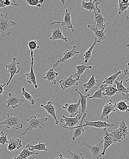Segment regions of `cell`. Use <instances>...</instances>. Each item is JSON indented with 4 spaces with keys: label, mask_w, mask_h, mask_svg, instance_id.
Returning a JSON list of instances; mask_svg holds the SVG:
<instances>
[{
    "label": "cell",
    "mask_w": 129,
    "mask_h": 159,
    "mask_svg": "<svg viewBox=\"0 0 129 159\" xmlns=\"http://www.w3.org/2000/svg\"><path fill=\"white\" fill-rule=\"evenodd\" d=\"M48 120L47 117L38 118L35 116H32L29 119H25L27 122V127L22 132L21 136H24L29 131L46 128V122Z\"/></svg>",
    "instance_id": "1"
},
{
    "label": "cell",
    "mask_w": 129,
    "mask_h": 159,
    "mask_svg": "<svg viewBox=\"0 0 129 159\" xmlns=\"http://www.w3.org/2000/svg\"><path fill=\"white\" fill-rule=\"evenodd\" d=\"M5 9L6 11L5 16L0 13V32L3 37L10 36L11 29L17 25V23L11 21L8 17V11L6 8Z\"/></svg>",
    "instance_id": "2"
},
{
    "label": "cell",
    "mask_w": 129,
    "mask_h": 159,
    "mask_svg": "<svg viewBox=\"0 0 129 159\" xmlns=\"http://www.w3.org/2000/svg\"><path fill=\"white\" fill-rule=\"evenodd\" d=\"M128 127L125 122V118H123L120 121L118 129L112 131L110 134L114 143H120L125 139L129 134Z\"/></svg>",
    "instance_id": "3"
},
{
    "label": "cell",
    "mask_w": 129,
    "mask_h": 159,
    "mask_svg": "<svg viewBox=\"0 0 129 159\" xmlns=\"http://www.w3.org/2000/svg\"><path fill=\"white\" fill-rule=\"evenodd\" d=\"M60 23L59 21H55L50 24L51 31V36L49 38V40L53 41L56 40H64L65 42H68V38L64 36L63 34L62 30L60 28Z\"/></svg>",
    "instance_id": "4"
},
{
    "label": "cell",
    "mask_w": 129,
    "mask_h": 159,
    "mask_svg": "<svg viewBox=\"0 0 129 159\" xmlns=\"http://www.w3.org/2000/svg\"><path fill=\"white\" fill-rule=\"evenodd\" d=\"M23 116H11L9 114H7L6 119L0 122V125H2L3 128L8 129L10 128H13L15 129H22L23 125L20 122V119Z\"/></svg>",
    "instance_id": "5"
},
{
    "label": "cell",
    "mask_w": 129,
    "mask_h": 159,
    "mask_svg": "<svg viewBox=\"0 0 129 159\" xmlns=\"http://www.w3.org/2000/svg\"><path fill=\"white\" fill-rule=\"evenodd\" d=\"M87 114L82 116L81 120L79 124L78 125L79 127H82L84 128L85 127H93V128H98V129H102V128H112L115 126L114 123H109L105 122H102L99 121L96 122H91V121H86L85 120Z\"/></svg>",
    "instance_id": "6"
},
{
    "label": "cell",
    "mask_w": 129,
    "mask_h": 159,
    "mask_svg": "<svg viewBox=\"0 0 129 159\" xmlns=\"http://www.w3.org/2000/svg\"><path fill=\"white\" fill-rule=\"evenodd\" d=\"M24 61L20 62V61H17V58L16 57H13L12 58V62L6 65V68L7 69V72L10 74V77L9 80L7 82V85H8L10 83L13 77L15 75L19 74L20 73L21 70V67L20 66V64Z\"/></svg>",
    "instance_id": "7"
},
{
    "label": "cell",
    "mask_w": 129,
    "mask_h": 159,
    "mask_svg": "<svg viewBox=\"0 0 129 159\" xmlns=\"http://www.w3.org/2000/svg\"><path fill=\"white\" fill-rule=\"evenodd\" d=\"M90 151L91 159H99L101 156L104 149V140L101 141L99 143L94 145H88L83 143Z\"/></svg>",
    "instance_id": "8"
},
{
    "label": "cell",
    "mask_w": 129,
    "mask_h": 159,
    "mask_svg": "<svg viewBox=\"0 0 129 159\" xmlns=\"http://www.w3.org/2000/svg\"><path fill=\"white\" fill-rule=\"evenodd\" d=\"M82 117V115L81 114L75 117H67L63 115L62 118L60 120V122H65V124H63L62 126L64 129L67 130L78 126L81 122Z\"/></svg>",
    "instance_id": "9"
},
{
    "label": "cell",
    "mask_w": 129,
    "mask_h": 159,
    "mask_svg": "<svg viewBox=\"0 0 129 159\" xmlns=\"http://www.w3.org/2000/svg\"><path fill=\"white\" fill-rule=\"evenodd\" d=\"M62 107L69 114L70 117H75L81 114V111L79 110V108L81 107L80 98L79 97L78 101L76 104L66 103Z\"/></svg>",
    "instance_id": "10"
},
{
    "label": "cell",
    "mask_w": 129,
    "mask_h": 159,
    "mask_svg": "<svg viewBox=\"0 0 129 159\" xmlns=\"http://www.w3.org/2000/svg\"><path fill=\"white\" fill-rule=\"evenodd\" d=\"M31 55V67L29 73L25 74L26 77L27 82L28 83L33 84L36 89L38 88V85L36 81V77L33 70V64H34V58H33V52H30Z\"/></svg>",
    "instance_id": "11"
},
{
    "label": "cell",
    "mask_w": 129,
    "mask_h": 159,
    "mask_svg": "<svg viewBox=\"0 0 129 159\" xmlns=\"http://www.w3.org/2000/svg\"><path fill=\"white\" fill-rule=\"evenodd\" d=\"M76 46H73L72 50H67L64 52L63 53V57L60 59L56 61L55 63L53 64V68L54 69L56 67H57L60 63H65L66 61H68L70 59L72 58L73 57L75 56L76 55L80 53V52H77L76 51Z\"/></svg>",
    "instance_id": "12"
},
{
    "label": "cell",
    "mask_w": 129,
    "mask_h": 159,
    "mask_svg": "<svg viewBox=\"0 0 129 159\" xmlns=\"http://www.w3.org/2000/svg\"><path fill=\"white\" fill-rule=\"evenodd\" d=\"M3 100L7 103V106L6 108L12 107L13 108H16L19 106V104H22L24 102L23 99H20V98L16 94H12V93H9L8 94V99L6 101L4 98H2Z\"/></svg>",
    "instance_id": "13"
},
{
    "label": "cell",
    "mask_w": 129,
    "mask_h": 159,
    "mask_svg": "<svg viewBox=\"0 0 129 159\" xmlns=\"http://www.w3.org/2000/svg\"><path fill=\"white\" fill-rule=\"evenodd\" d=\"M73 76L71 75L68 77H66L63 80L60 81L59 84L62 90H64L70 88L73 86H78L79 84L78 81L79 80L78 78L73 79Z\"/></svg>",
    "instance_id": "14"
},
{
    "label": "cell",
    "mask_w": 129,
    "mask_h": 159,
    "mask_svg": "<svg viewBox=\"0 0 129 159\" xmlns=\"http://www.w3.org/2000/svg\"><path fill=\"white\" fill-rule=\"evenodd\" d=\"M106 25L105 26L102 30H99L97 27L93 25H88L87 28L92 31L94 33L93 37L96 38L97 43H101V41L107 39L105 33V30Z\"/></svg>",
    "instance_id": "15"
},
{
    "label": "cell",
    "mask_w": 129,
    "mask_h": 159,
    "mask_svg": "<svg viewBox=\"0 0 129 159\" xmlns=\"http://www.w3.org/2000/svg\"><path fill=\"white\" fill-rule=\"evenodd\" d=\"M116 111L114 104L111 100H108L103 106L100 119L103 120L105 117L107 119H109V114L112 112Z\"/></svg>",
    "instance_id": "16"
},
{
    "label": "cell",
    "mask_w": 129,
    "mask_h": 159,
    "mask_svg": "<svg viewBox=\"0 0 129 159\" xmlns=\"http://www.w3.org/2000/svg\"><path fill=\"white\" fill-rule=\"evenodd\" d=\"M101 1L98 2L97 1L90 0L88 2H86L84 1H82L81 7L89 11H97L96 12H101V10L98 7V5L101 4Z\"/></svg>",
    "instance_id": "17"
},
{
    "label": "cell",
    "mask_w": 129,
    "mask_h": 159,
    "mask_svg": "<svg viewBox=\"0 0 129 159\" xmlns=\"http://www.w3.org/2000/svg\"><path fill=\"white\" fill-rule=\"evenodd\" d=\"M102 134L104 136V149L102 153V156H105L106 151L108 148L112 144H114V142L111 136L110 133H109L106 128L104 129L102 131Z\"/></svg>",
    "instance_id": "18"
},
{
    "label": "cell",
    "mask_w": 129,
    "mask_h": 159,
    "mask_svg": "<svg viewBox=\"0 0 129 159\" xmlns=\"http://www.w3.org/2000/svg\"><path fill=\"white\" fill-rule=\"evenodd\" d=\"M100 88L101 89L103 96L112 97L117 94L118 91L115 84L108 85L107 84H103L100 86Z\"/></svg>",
    "instance_id": "19"
},
{
    "label": "cell",
    "mask_w": 129,
    "mask_h": 159,
    "mask_svg": "<svg viewBox=\"0 0 129 159\" xmlns=\"http://www.w3.org/2000/svg\"><path fill=\"white\" fill-rule=\"evenodd\" d=\"M40 107L45 109L47 112L53 117L54 119H55V122L54 123V124H56V125H58L59 124L60 121H59L58 119H57V117L56 115L55 107L54 106L52 102H51V101H49L46 105L41 104Z\"/></svg>",
    "instance_id": "20"
},
{
    "label": "cell",
    "mask_w": 129,
    "mask_h": 159,
    "mask_svg": "<svg viewBox=\"0 0 129 159\" xmlns=\"http://www.w3.org/2000/svg\"><path fill=\"white\" fill-rule=\"evenodd\" d=\"M63 22H60V25L61 26L66 27L68 28L71 29L73 32H75L77 30L74 29L72 24V19H71V15L70 12L68 11V9H65L64 14H63Z\"/></svg>",
    "instance_id": "21"
},
{
    "label": "cell",
    "mask_w": 129,
    "mask_h": 159,
    "mask_svg": "<svg viewBox=\"0 0 129 159\" xmlns=\"http://www.w3.org/2000/svg\"><path fill=\"white\" fill-rule=\"evenodd\" d=\"M75 92L78 93L80 95V98L81 103V114L82 116L87 114L86 111L87 110V99L88 97H90V94H88L86 95H84L82 94L77 89H75Z\"/></svg>",
    "instance_id": "22"
},
{
    "label": "cell",
    "mask_w": 129,
    "mask_h": 159,
    "mask_svg": "<svg viewBox=\"0 0 129 159\" xmlns=\"http://www.w3.org/2000/svg\"><path fill=\"white\" fill-rule=\"evenodd\" d=\"M22 141L19 139L13 138L8 141L7 150L11 152H13L15 150H19L23 146Z\"/></svg>",
    "instance_id": "23"
},
{
    "label": "cell",
    "mask_w": 129,
    "mask_h": 159,
    "mask_svg": "<svg viewBox=\"0 0 129 159\" xmlns=\"http://www.w3.org/2000/svg\"><path fill=\"white\" fill-rule=\"evenodd\" d=\"M92 12L94 13V23L93 25L103 28L105 26V22L107 21L106 19L103 17L101 12H97L96 11H93Z\"/></svg>",
    "instance_id": "24"
},
{
    "label": "cell",
    "mask_w": 129,
    "mask_h": 159,
    "mask_svg": "<svg viewBox=\"0 0 129 159\" xmlns=\"http://www.w3.org/2000/svg\"><path fill=\"white\" fill-rule=\"evenodd\" d=\"M59 73L55 71L54 68L49 69L46 73V76H44V79L47 80L48 82H51L53 84H56L57 81V77Z\"/></svg>",
    "instance_id": "25"
},
{
    "label": "cell",
    "mask_w": 129,
    "mask_h": 159,
    "mask_svg": "<svg viewBox=\"0 0 129 159\" xmlns=\"http://www.w3.org/2000/svg\"><path fill=\"white\" fill-rule=\"evenodd\" d=\"M117 7L118 9V16L121 15L123 13H125L127 16V11L129 7V0H119Z\"/></svg>",
    "instance_id": "26"
},
{
    "label": "cell",
    "mask_w": 129,
    "mask_h": 159,
    "mask_svg": "<svg viewBox=\"0 0 129 159\" xmlns=\"http://www.w3.org/2000/svg\"><path fill=\"white\" fill-rule=\"evenodd\" d=\"M46 143H44L42 142L38 143L37 144L35 145H31V144L28 143L26 146L25 148L30 151H34V150H37L39 151H48V150L46 149Z\"/></svg>",
    "instance_id": "27"
},
{
    "label": "cell",
    "mask_w": 129,
    "mask_h": 159,
    "mask_svg": "<svg viewBox=\"0 0 129 159\" xmlns=\"http://www.w3.org/2000/svg\"><path fill=\"white\" fill-rule=\"evenodd\" d=\"M114 70L115 72V74L109 76L108 78H105V80L103 82V84H107L108 85H113L114 81L117 80V77L123 73V71H120V70L117 71L114 68Z\"/></svg>",
    "instance_id": "28"
},
{
    "label": "cell",
    "mask_w": 129,
    "mask_h": 159,
    "mask_svg": "<svg viewBox=\"0 0 129 159\" xmlns=\"http://www.w3.org/2000/svg\"><path fill=\"white\" fill-rule=\"evenodd\" d=\"M38 154V152L30 151L26 148H25L19 153V156L18 157H15L12 159H26L33 155H37Z\"/></svg>",
    "instance_id": "29"
},
{
    "label": "cell",
    "mask_w": 129,
    "mask_h": 159,
    "mask_svg": "<svg viewBox=\"0 0 129 159\" xmlns=\"http://www.w3.org/2000/svg\"><path fill=\"white\" fill-rule=\"evenodd\" d=\"M98 81V80L95 79L94 75H92L88 81L83 84V87L85 88V92L87 93L90 89L95 88Z\"/></svg>",
    "instance_id": "30"
},
{
    "label": "cell",
    "mask_w": 129,
    "mask_h": 159,
    "mask_svg": "<svg viewBox=\"0 0 129 159\" xmlns=\"http://www.w3.org/2000/svg\"><path fill=\"white\" fill-rule=\"evenodd\" d=\"M94 38V41L93 42V44H92L91 47L89 49H87L86 51L83 54V56L84 57V61L83 62L84 64H87L88 60L92 58V51H93L94 47H95L96 44L97 43V39H96V38Z\"/></svg>",
    "instance_id": "31"
},
{
    "label": "cell",
    "mask_w": 129,
    "mask_h": 159,
    "mask_svg": "<svg viewBox=\"0 0 129 159\" xmlns=\"http://www.w3.org/2000/svg\"><path fill=\"white\" fill-rule=\"evenodd\" d=\"M92 66H87L85 64H84L82 62L81 65H79L76 66V69H77V73L73 75V77L74 76H77V78L79 80L80 79L81 76L82 75H83L84 72H85L87 69H92Z\"/></svg>",
    "instance_id": "32"
},
{
    "label": "cell",
    "mask_w": 129,
    "mask_h": 159,
    "mask_svg": "<svg viewBox=\"0 0 129 159\" xmlns=\"http://www.w3.org/2000/svg\"><path fill=\"white\" fill-rule=\"evenodd\" d=\"M119 79H117L116 80L114 81L115 84L116 85V89L118 90V92L117 94H121L122 93H127L129 92V87L126 88L124 86L123 84V80H121L120 81H118Z\"/></svg>",
    "instance_id": "33"
},
{
    "label": "cell",
    "mask_w": 129,
    "mask_h": 159,
    "mask_svg": "<svg viewBox=\"0 0 129 159\" xmlns=\"http://www.w3.org/2000/svg\"><path fill=\"white\" fill-rule=\"evenodd\" d=\"M74 129H75V130L74 131L73 138H72V139L73 141H74L76 139L80 137L82 134V133H84L85 131L83 127H79L78 126L73 128H71V129H68L67 130L69 131H73Z\"/></svg>",
    "instance_id": "34"
},
{
    "label": "cell",
    "mask_w": 129,
    "mask_h": 159,
    "mask_svg": "<svg viewBox=\"0 0 129 159\" xmlns=\"http://www.w3.org/2000/svg\"><path fill=\"white\" fill-rule=\"evenodd\" d=\"M114 107L117 108L120 111L129 112V106L124 101H121L114 104Z\"/></svg>",
    "instance_id": "35"
},
{
    "label": "cell",
    "mask_w": 129,
    "mask_h": 159,
    "mask_svg": "<svg viewBox=\"0 0 129 159\" xmlns=\"http://www.w3.org/2000/svg\"><path fill=\"white\" fill-rule=\"evenodd\" d=\"M21 95L22 96H24V98H25L26 100L30 102L31 105H33L35 102V100L34 98L33 97L31 94L28 93L25 90V88L24 87L22 88V93Z\"/></svg>",
    "instance_id": "36"
},
{
    "label": "cell",
    "mask_w": 129,
    "mask_h": 159,
    "mask_svg": "<svg viewBox=\"0 0 129 159\" xmlns=\"http://www.w3.org/2000/svg\"><path fill=\"white\" fill-rule=\"evenodd\" d=\"M67 151L70 154L71 159H86L84 157L83 154L78 151L72 152L70 149L67 150Z\"/></svg>",
    "instance_id": "37"
},
{
    "label": "cell",
    "mask_w": 129,
    "mask_h": 159,
    "mask_svg": "<svg viewBox=\"0 0 129 159\" xmlns=\"http://www.w3.org/2000/svg\"><path fill=\"white\" fill-rule=\"evenodd\" d=\"M26 3L31 6L36 7L40 8L41 4L44 3L43 0H27Z\"/></svg>",
    "instance_id": "38"
},
{
    "label": "cell",
    "mask_w": 129,
    "mask_h": 159,
    "mask_svg": "<svg viewBox=\"0 0 129 159\" xmlns=\"http://www.w3.org/2000/svg\"><path fill=\"white\" fill-rule=\"evenodd\" d=\"M27 44L30 52H32V51L33 52L34 50L40 48V47L38 46L37 41L36 40H30V41H28Z\"/></svg>",
    "instance_id": "39"
},
{
    "label": "cell",
    "mask_w": 129,
    "mask_h": 159,
    "mask_svg": "<svg viewBox=\"0 0 129 159\" xmlns=\"http://www.w3.org/2000/svg\"><path fill=\"white\" fill-rule=\"evenodd\" d=\"M103 94L101 89L99 88L98 90L94 93L92 96L88 97L87 99H103Z\"/></svg>",
    "instance_id": "40"
},
{
    "label": "cell",
    "mask_w": 129,
    "mask_h": 159,
    "mask_svg": "<svg viewBox=\"0 0 129 159\" xmlns=\"http://www.w3.org/2000/svg\"><path fill=\"white\" fill-rule=\"evenodd\" d=\"M7 136V134H4L3 131H2V134L0 136V145H5L8 143Z\"/></svg>",
    "instance_id": "41"
},
{
    "label": "cell",
    "mask_w": 129,
    "mask_h": 159,
    "mask_svg": "<svg viewBox=\"0 0 129 159\" xmlns=\"http://www.w3.org/2000/svg\"><path fill=\"white\" fill-rule=\"evenodd\" d=\"M5 4L6 6H14L19 7V3L16 2L14 1H11L10 0H5Z\"/></svg>",
    "instance_id": "42"
},
{
    "label": "cell",
    "mask_w": 129,
    "mask_h": 159,
    "mask_svg": "<svg viewBox=\"0 0 129 159\" xmlns=\"http://www.w3.org/2000/svg\"><path fill=\"white\" fill-rule=\"evenodd\" d=\"M122 98L123 101L126 102V103L128 102L129 103V93L125 94V93H122Z\"/></svg>",
    "instance_id": "43"
},
{
    "label": "cell",
    "mask_w": 129,
    "mask_h": 159,
    "mask_svg": "<svg viewBox=\"0 0 129 159\" xmlns=\"http://www.w3.org/2000/svg\"><path fill=\"white\" fill-rule=\"evenodd\" d=\"M6 85V84H0V96H2V95L4 94L3 88Z\"/></svg>",
    "instance_id": "44"
},
{
    "label": "cell",
    "mask_w": 129,
    "mask_h": 159,
    "mask_svg": "<svg viewBox=\"0 0 129 159\" xmlns=\"http://www.w3.org/2000/svg\"><path fill=\"white\" fill-rule=\"evenodd\" d=\"M124 75L127 76L128 77V79L126 80V82L127 83L129 81V71L127 69H126L124 71Z\"/></svg>",
    "instance_id": "45"
},
{
    "label": "cell",
    "mask_w": 129,
    "mask_h": 159,
    "mask_svg": "<svg viewBox=\"0 0 129 159\" xmlns=\"http://www.w3.org/2000/svg\"><path fill=\"white\" fill-rule=\"evenodd\" d=\"M6 5L5 4V0H0V9L6 8Z\"/></svg>",
    "instance_id": "46"
},
{
    "label": "cell",
    "mask_w": 129,
    "mask_h": 159,
    "mask_svg": "<svg viewBox=\"0 0 129 159\" xmlns=\"http://www.w3.org/2000/svg\"><path fill=\"white\" fill-rule=\"evenodd\" d=\"M54 159H71V158H65L62 156V154H60L59 155L58 157Z\"/></svg>",
    "instance_id": "47"
},
{
    "label": "cell",
    "mask_w": 129,
    "mask_h": 159,
    "mask_svg": "<svg viewBox=\"0 0 129 159\" xmlns=\"http://www.w3.org/2000/svg\"><path fill=\"white\" fill-rule=\"evenodd\" d=\"M126 19H127V21H128V22H129V15H127L126 16Z\"/></svg>",
    "instance_id": "48"
},
{
    "label": "cell",
    "mask_w": 129,
    "mask_h": 159,
    "mask_svg": "<svg viewBox=\"0 0 129 159\" xmlns=\"http://www.w3.org/2000/svg\"><path fill=\"white\" fill-rule=\"evenodd\" d=\"M61 2L62 3V4H63V5L64 6V2H65V1H61Z\"/></svg>",
    "instance_id": "49"
},
{
    "label": "cell",
    "mask_w": 129,
    "mask_h": 159,
    "mask_svg": "<svg viewBox=\"0 0 129 159\" xmlns=\"http://www.w3.org/2000/svg\"><path fill=\"white\" fill-rule=\"evenodd\" d=\"M126 47H129V44H127V45H126Z\"/></svg>",
    "instance_id": "50"
},
{
    "label": "cell",
    "mask_w": 129,
    "mask_h": 159,
    "mask_svg": "<svg viewBox=\"0 0 129 159\" xmlns=\"http://www.w3.org/2000/svg\"><path fill=\"white\" fill-rule=\"evenodd\" d=\"M1 134H2V132H0V136H1Z\"/></svg>",
    "instance_id": "51"
},
{
    "label": "cell",
    "mask_w": 129,
    "mask_h": 159,
    "mask_svg": "<svg viewBox=\"0 0 129 159\" xmlns=\"http://www.w3.org/2000/svg\"><path fill=\"white\" fill-rule=\"evenodd\" d=\"M127 66H129V62H128V63H127Z\"/></svg>",
    "instance_id": "52"
},
{
    "label": "cell",
    "mask_w": 129,
    "mask_h": 159,
    "mask_svg": "<svg viewBox=\"0 0 129 159\" xmlns=\"http://www.w3.org/2000/svg\"></svg>",
    "instance_id": "53"
},
{
    "label": "cell",
    "mask_w": 129,
    "mask_h": 159,
    "mask_svg": "<svg viewBox=\"0 0 129 159\" xmlns=\"http://www.w3.org/2000/svg\"></svg>",
    "instance_id": "54"
}]
</instances>
